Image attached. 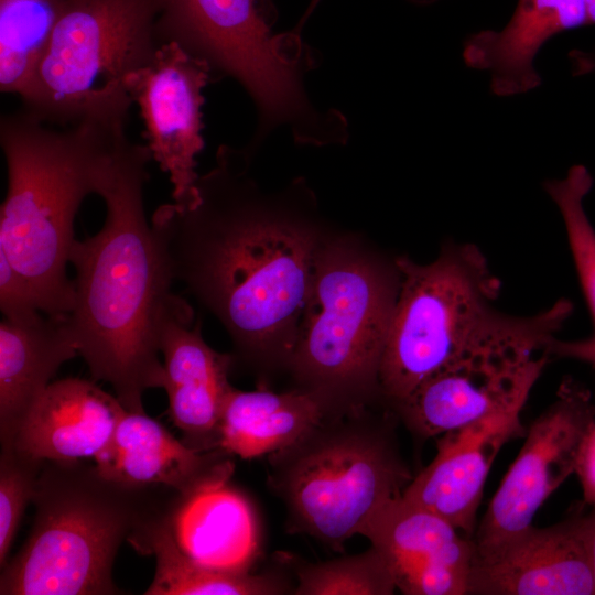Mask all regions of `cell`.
Wrapping results in <instances>:
<instances>
[{
	"label": "cell",
	"instance_id": "obj_28",
	"mask_svg": "<svg viewBox=\"0 0 595 595\" xmlns=\"http://www.w3.org/2000/svg\"><path fill=\"white\" fill-rule=\"evenodd\" d=\"M0 309L3 318L20 323L35 321L44 314L26 279L1 251Z\"/></svg>",
	"mask_w": 595,
	"mask_h": 595
},
{
	"label": "cell",
	"instance_id": "obj_1",
	"mask_svg": "<svg viewBox=\"0 0 595 595\" xmlns=\"http://www.w3.org/2000/svg\"><path fill=\"white\" fill-rule=\"evenodd\" d=\"M249 160L221 144L199 175L198 201L160 205L151 226L173 280L221 321L240 354L289 364L318 251L304 229L269 216Z\"/></svg>",
	"mask_w": 595,
	"mask_h": 595
},
{
	"label": "cell",
	"instance_id": "obj_10",
	"mask_svg": "<svg viewBox=\"0 0 595 595\" xmlns=\"http://www.w3.org/2000/svg\"><path fill=\"white\" fill-rule=\"evenodd\" d=\"M595 420L591 391L562 381L555 400L526 432V441L473 536L476 550L504 543L532 527L542 504L575 472L580 447Z\"/></svg>",
	"mask_w": 595,
	"mask_h": 595
},
{
	"label": "cell",
	"instance_id": "obj_12",
	"mask_svg": "<svg viewBox=\"0 0 595 595\" xmlns=\"http://www.w3.org/2000/svg\"><path fill=\"white\" fill-rule=\"evenodd\" d=\"M548 357L545 353L476 357L433 374L391 408L416 437H439L526 402Z\"/></svg>",
	"mask_w": 595,
	"mask_h": 595
},
{
	"label": "cell",
	"instance_id": "obj_13",
	"mask_svg": "<svg viewBox=\"0 0 595 595\" xmlns=\"http://www.w3.org/2000/svg\"><path fill=\"white\" fill-rule=\"evenodd\" d=\"M583 505L553 526L475 549L467 595H594Z\"/></svg>",
	"mask_w": 595,
	"mask_h": 595
},
{
	"label": "cell",
	"instance_id": "obj_17",
	"mask_svg": "<svg viewBox=\"0 0 595 595\" xmlns=\"http://www.w3.org/2000/svg\"><path fill=\"white\" fill-rule=\"evenodd\" d=\"M219 477L175 496L163 523L178 550L215 571L248 573L261 554V528L249 498Z\"/></svg>",
	"mask_w": 595,
	"mask_h": 595
},
{
	"label": "cell",
	"instance_id": "obj_27",
	"mask_svg": "<svg viewBox=\"0 0 595 595\" xmlns=\"http://www.w3.org/2000/svg\"><path fill=\"white\" fill-rule=\"evenodd\" d=\"M44 461L14 445L1 447L0 455V566L8 554L26 506L32 502Z\"/></svg>",
	"mask_w": 595,
	"mask_h": 595
},
{
	"label": "cell",
	"instance_id": "obj_24",
	"mask_svg": "<svg viewBox=\"0 0 595 595\" xmlns=\"http://www.w3.org/2000/svg\"><path fill=\"white\" fill-rule=\"evenodd\" d=\"M64 0H0V90L21 96L41 63Z\"/></svg>",
	"mask_w": 595,
	"mask_h": 595
},
{
	"label": "cell",
	"instance_id": "obj_7",
	"mask_svg": "<svg viewBox=\"0 0 595 595\" xmlns=\"http://www.w3.org/2000/svg\"><path fill=\"white\" fill-rule=\"evenodd\" d=\"M394 421L369 408L328 415L268 455V487L286 511V528L340 551L413 476Z\"/></svg>",
	"mask_w": 595,
	"mask_h": 595
},
{
	"label": "cell",
	"instance_id": "obj_30",
	"mask_svg": "<svg viewBox=\"0 0 595 595\" xmlns=\"http://www.w3.org/2000/svg\"><path fill=\"white\" fill-rule=\"evenodd\" d=\"M544 353L548 356L572 358L595 365V336L581 340H561L554 337Z\"/></svg>",
	"mask_w": 595,
	"mask_h": 595
},
{
	"label": "cell",
	"instance_id": "obj_22",
	"mask_svg": "<svg viewBox=\"0 0 595 595\" xmlns=\"http://www.w3.org/2000/svg\"><path fill=\"white\" fill-rule=\"evenodd\" d=\"M329 412L314 393L241 391L234 387L224 402L218 450L252 459L281 450L318 424Z\"/></svg>",
	"mask_w": 595,
	"mask_h": 595
},
{
	"label": "cell",
	"instance_id": "obj_21",
	"mask_svg": "<svg viewBox=\"0 0 595 595\" xmlns=\"http://www.w3.org/2000/svg\"><path fill=\"white\" fill-rule=\"evenodd\" d=\"M69 314L0 324V441L14 444L28 414L60 367L78 356Z\"/></svg>",
	"mask_w": 595,
	"mask_h": 595
},
{
	"label": "cell",
	"instance_id": "obj_16",
	"mask_svg": "<svg viewBox=\"0 0 595 595\" xmlns=\"http://www.w3.org/2000/svg\"><path fill=\"white\" fill-rule=\"evenodd\" d=\"M192 320L193 310L187 304L163 323V389L182 442L197 452L219 451V424L232 388L228 372L234 358L210 348L202 337L201 321L192 327Z\"/></svg>",
	"mask_w": 595,
	"mask_h": 595
},
{
	"label": "cell",
	"instance_id": "obj_25",
	"mask_svg": "<svg viewBox=\"0 0 595 595\" xmlns=\"http://www.w3.org/2000/svg\"><path fill=\"white\" fill-rule=\"evenodd\" d=\"M296 595H391L392 571L374 545L359 554L317 563H295Z\"/></svg>",
	"mask_w": 595,
	"mask_h": 595
},
{
	"label": "cell",
	"instance_id": "obj_29",
	"mask_svg": "<svg viewBox=\"0 0 595 595\" xmlns=\"http://www.w3.org/2000/svg\"><path fill=\"white\" fill-rule=\"evenodd\" d=\"M574 474L580 480L583 502L595 506V420L592 423L577 455Z\"/></svg>",
	"mask_w": 595,
	"mask_h": 595
},
{
	"label": "cell",
	"instance_id": "obj_15",
	"mask_svg": "<svg viewBox=\"0 0 595 595\" xmlns=\"http://www.w3.org/2000/svg\"><path fill=\"white\" fill-rule=\"evenodd\" d=\"M517 402L436 441V455L402 493L407 501L442 517L464 534L476 530V515L491 464L510 440L526 435Z\"/></svg>",
	"mask_w": 595,
	"mask_h": 595
},
{
	"label": "cell",
	"instance_id": "obj_23",
	"mask_svg": "<svg viewBox=\"0 0 595 595\" xmlns=\"http://www.w3.org/2000/svg\"><path fill=\"white\" fill-rule=\"evenodd\" d=\"M166 510L129 539L137 551L155 558L154 578L145 595H277L290 591L273 574L220 572L188 560L163 523Z\"/></svg>",
	"mask_w": 595,
	"mask_h": 595
},
{
	"label": "cell",
	"instance_id": "obj_14",
	"mask_svg": "<svg viewBox=\"0 0 595 595\" xmlns=\"http://www.w3.org/2000/svg\"><path fill=\"white\" fill-rule=\"evenodd\" d=\"M387 560L405 595H467L472 537L402 496L383 506L361 532Z\"/></svg>",
	"mask_w": 595,
	"mask_h": 595
},
{
	"label": "cell",
	"instance_id": "obj_3",
	"mask_svg": "<svg viewBox=\"0 0 595 595\" xmlns=\"http://www.w3.org/2000/svg\"><path fill=\"white\" fill-rule=\"evenodd\" d=\"M399 291L382 353L379 381L390 407L433 374L489 355L544 351L572 313L567 300L534 315L500 312V281L470 244L446 245L420 264L396 260Z\"/></svg>",
	"mask_w": 595,
	"mask_h": 595
},
{
	"label": "cell",
	"instance_id": "obj_4",
	"mask_svg": "<svg viewBox=\"0 0 595 595\" xmlns=\"http://www.w3.org/2000/svg\"><path fill=\"white\" fill-rule=\"evenodd\" d=\"M125 128L80 122L50 128L24 109L0 120L8 186L0 208V251L26 279L45 314H69L67 277L76 214L98 194L112 148Z\"/></svg>",
	"mask_w": 595,
	"mask_h": 595
},
{
	"label": "cell",
	"instance_id": "obj_33",
	"mask_svg": "<svg viewBox=\"0 0 595 595\" xmlns=\"http://www.w3.org/2000/svg\"><path fill=\"white\" fill-rule=\"evenodd\" d=\"M321 0H311L307 9L305 10L303 17L301 18L299 24L296 25V28L294 29L295 31L298 32H301L304 23L306 22V20L309 19V17L312 14V12L314 11V9L316 8V6L318 4Z\"/></svg>",
	"mask_w": 595,
	"mask_h": 595
},
{
	"label": "cell",
	"instance_id": "obj_2",
	"mask_svg": "<svg viewBox=\"0 0 595 595\" xmlns=\"http://www.w3.org/2000/svg\"><path fill=\"white\" fill-rule=\"evenodd\" d=\"M151 160L145 144L119 137L97 194L106 205L105 223L94 236L76 239L69 256L78 353L93 380L110 383L128 412H144V391L163 388L161 329L187 305L172 292L174 280L145 216Z\"/></svg>",
	"mask_w": 595,
	"mask_h": 595
},
{
	"label": "cell",
	"instance_id": "obj_5",
	"mask_svg": "<svg viewBox=\"0 0 595 595\" xmlns=\"http://www.w3.org/2000/svg\"><path fill=\"white\" fill-rule=\"evenodd\" d=\"M270 0H160L158 35L174 42L210 67L214 78L229 77L248 94L257 127L246 147L253 152L285 128L299 145H344L349 123L334 108L314 105L305 78L322 61L300 32L274 33Z\"/></svg>",
	"mask_w": 595,
	"mask_h": 595
},
{
	"label": "cell",
	"instance_id": "obj_26",
	"mask_svg": "<svg viewBox=\"0 0 595 595\" xmlns=\"http://www.w3.org/2000/svg\"><path fill=\"white\" fill-rule=\"evenodd\" d=\"M592 186V174L582 164L570 167L563 178L544 183L564 223L573 263L595 325V228L584 206Z\"/></svg>",
	"mask_w": 595,
	"mask_h": 595
},
{
	"label": "cell",
	"instance_id": "obj_31",
	"mask_svg": "<svg viewBox=\"0 0 595 595\" xmlns=\"http://www.w3.org/2000/svg\"><path fill=\"white\" fill-rule=\"evenodd\" d=\"M574 75L595 73V48L589 51L574 50L570 53Z\"/></svg>",
	"mask_w": 595,
	"mask_h": 595
},
{
	"label": "cell",
	"instance_id": "obj_8",
	"mask_svg": "<svg viewBox=\"0 0 595 595\" xmlns=\"http://www.w3.org/2000/svg\"><path fill=\"white\" fill-rule=\"evenodd\" d=\"M399 281V271L343 247L317 253L289 365L332 414L382 398L380 364Z\"/></svg>",
	"mask_w": 595,
	"mask_h": 595
},
{
	"label": "cell",
	"instance_id": "obj_9",
	"mask_svg": "<svg viewBox=\"0 0 595 595\" xmlns=\"http://www.w3.org/2000/svg\"><path fill=\"white\" fill-rule=\"evenodd\" d=\"M160 0H64L46 52L20 96L45 123L125 128L129 75L162 44Z\"/></svg>",
	"mask_w": 595,
	"mask_h": 595
},
{
	"label": "cell",
	"instance_id": "obj_34",
	"mask_svg": "<svg viewBox=\"0 0 595 595\" xmlns=\"http://www.w3.org/2000/svg\"><path fill=\"white\" fill-rule=\"evenodd\" d=\"M589 24H595V0H585Z\"/></svg>",
	"mask_w": 595,
	"mask_h": 595
},
{
	"label": "cell",
	"instance_id": "obj_20",
	"mask_svg": "<svg viewBox=\"0 0 595 595\" xmlns=\"http://www.w3.org/2000/svg\"><path fill=\"white\" fill-rule=\"evenodd\" d=\"M589 24L585 0H518L499 31L484 30L464 42L468 67L485 71L499 97L528 93L541 84L534 58L541 47L564 31Z\"/></svg>",
	"mask_w": 595,
	"mask_h": 595
},
{
	"label": "cell",
	"instance_id": "obj_6",
	"mask_svg": "<svg viewBox=\"0 0 595 595\" xmlns=\"http://www.w3.org/2000/svg\"><path fill=\"white\" fill-rule=\"evenodd\" d=\"M177 491L105 477L96 464L44 461L32 502L35 519L2 567L1 595H112L123 541L162 515Z\"/></svg>",
	"mask_w": 595,
	"mask_h": 595
},
{
	"label": "cell",
	"instance_id": "obj_18",
	"mask_svg": "<svg viewBox=\"0 0 595 595\" xmlns=\"http://www.w3.org/2000/svg\"><path fill=\"white\" fill-rule=\"evenodd\" d=\"M127 410L95 382H51L23 422L14 446L40 461L96 458L110 443Z\"/></svg>",
	"mask_w": 595,
	"mask_h": 595
},
{
	"label": "cell",
	"instance_id": "obj_11",
	"mask_svg": "<svg viewBox=\"0 0 595 595\" xmlns=\"http://www.w3.org/2000/svg\"><path fill=\"white\" fill-rule=\"evenodd\" d=\"M212 82L208 64L174 42L162 43L127 79L143 121L145 145L169 174L173 203L183 207L198 201L196 156L204 148V89Z\"/></svg>",
	"mask_w": 595,
	"mask_h": 595
},
{
	"label": "cell",
	"instance_id": "obj_19",
	"mask_svg": "<svg viewBox=\"0 0 595 595\" xmlns=\"http://www.w3.org/2000/svg\"><path fill=\"white\" fill-rule=\"evenodd\" d=\"M229 456L223 451H194L145 412L127 411L110 443L94 461L109 479L188 494L232 475Z\"/></svg>",
	"mask_w": 595,
	"mask_h": 595
},
{
	"label": "cell",
	"instance_id": "obj_32",
	"mask_svg": "<svg viewBox=\"0 0 595 595\" xmlns=\"http://www.w3.org/2000/svg\"><path fill=\"white\" fill-rule=\"evenodd\" d=\"M585 515V530L587 549L594 576L595 585V506Z\"/></svg>",
	"mask_w": 595,
	"mask_h": 595
}]
</instances>
